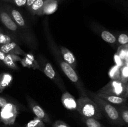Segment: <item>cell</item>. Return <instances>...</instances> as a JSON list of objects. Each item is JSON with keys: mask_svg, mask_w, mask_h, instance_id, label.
Listing matches in <instances>:
<instances>
[{"mask_svg": "<svg viewBox=\"0 0 128 127\" xmlns=\"http://www.w3.org/2000/svg\"><path fill=\"white\" fill-rule=\"evenodd\" d=\"M44 29L45 36L46 37L49 48H50L52 54L54 57L56 61L61 67V70L63 72L65 75L68 77V78L72 82L74 87L77 88L80 96H88L87 90L85 88L83 83L80 79L76 70L70 64L66 63L62 59L61 52H60V48L57 46L54 40L53 39L52 36H51L50 27H49V24L47 20L44 22Z\"/></svg>", "mask_w": 128, "mask_h": 127, "instance_id": "obj_1", "label": "cell"}, {"mask_svg": "<svg viewBox=\"0 0 128 127\" xmlns=\"http://www.w3.org/2000/svg\"><path fill=\"white\" fill-rule=\"evenodd\" d=\"M2 2L6 11L10 14L12 19L17 24L22 33L27 39L28 42V47L32 49H37V39H36V36L27 20L22 16L20 11H19V10L15 8L14 7H13L12 5L10 4L7 2H2Z\"/></svg>", "mask_w": 128, "mask_h": 127, "instance_id": "obj_2", "label": "cell"}, {"mask_svg": "<svg viewBox=\"0 0 128 127\" xmlns=\"http://www.w3.org/2000/svg\"><path fill=\"white\" fill-rule=\"evenodd\" d=\"M87 93L88 96H90V98L97 104L102 114H103L112 125L117 127L124 126L117 107L101 98L96 93L89 90H87Z\"/></svg>", "mask_w": 128, "mask_h": 127, "instance_id": "obj_3", "label": "cell"}, {"mask_svg": "<svg viewBox=\"0 0 128 127\" xmlns=\"http://www.w3.org/2000/svg\"><path fill=\"white\" fill-rule=\"evenodd\" d=\"M0 21L7 29L11 36L16 38L20 43L24 44L28 47L27 39L17 24L12 19L10 14L6 11L1 0H0Z\"/></svg>", "mask_w": 128, "mask_h": 127, "instance_id": "obj_4", "label": "cell"}, {"mask_svg": "<svg viewBox=\"0 0 128 127\" xmlns=\"http://www.w3.org/2000/svg\"><path fill=\"white\" fill-rule=\"evenodd\" d=\"M77 111L82 117L101 119L102 114L96 103L88 96H80L77 100Z\"/></svg>", "mask_w": 128, "mask_h": 127, "instance_id": "obj_5", "label": "cell"}, {"mask_svg": "<svg viewBox=\"0 0 128 127\" xmlns=\"http://www.w3.org/2000/svg\"><path fill=\"white\" fill-rule=\"evenodd\" d=\"M38 64L41 67V71H42L44 73L58 86L60 90L62 92V93L66 92V88L63 81L58 74L56 70L54 69L51 64L41 56L39 57Z\"/></svg>", "mask_w": 128, "mask_h": 127, "instance_id": "obj_6", "label": "cell"}, {"mask_svg": "<svg viewBox=\"0 0 128 127\" xmlns=\"http://www.w3.org/2000/svg\"><path fill=\"white\" fill-rule=\"evenodd\" d=\"M127 83L118 80H111L98 92L126 98Z\"/></svg>", "mask_w": 128, "mask_h": 127, "instance_id": "obj_7", "label": "cell"}, {"mask_svg": "<svg viewBox=\"0 0 128 127\" xmlns=\"http://www.w3.org/2000/svg\"><path fill=\"white\" fill-rule=\"evenodd\" d=\"M19 114V110L15 104L8 102L0 110V119L6 125H12L14 123Z\"/></svg>", "mask_w": 128, "mask_h": 127, "instance_id": "obj_8", "label": "cell"}, {"mask_svg": "<svg viewBox=\"0 0 128 127\" xmlns=\"http://www.w3.org/2000/svg\"><path fill=\"white\" fill-rule=\"evenodd\" d=\"M26 100H27L28 104L30 109L34 114L36 117L40 118L44 123L50 124L51 123V119L48 115L46 112L41 108V106L36 101L34 100L32 98H31L28 95H26Z\"/></svg>", "mask_w": 128, "mask_h": 127, "instance_id": "obj_9", "label": "cell"}, {"mask_svg": "<svg viewBox=\"0 0 128 127\" xmlns=\"http://www.w3.org/2000/svg\"><path fill=\"white\" fill-rule=\"evenodd\" d=\"M21 59L20 56L14 54H7L0 51V61L3 62L9 68L12 70H18L19 69L18 67L16 65V62L17 61H21Z\"/></svg>", "mask_w": 128, "mask_h": 127, "instance_id": "obj_10", "label": "cell"}, {"mask_svg": "<svg viewBox=\"0 0 128 127\" xmlns=\"http://www.w3.org/2000/svg\"><path fill=\"white\" fill-rule=\"evenodd\" d=\"M0 51L7 54H14L25 57L27 53L22 51L17 42H11L0 46Z\"/></svg>", "mask_w": 128, "mask_h": 127, "instance_id": "obj_11", "label": "cell"}, {"mask_svg": "<svg viewBox=\"0 0 128 127\" xmlns=\"http://www.w3.org/2000/svg\"><path fill=\"white\" fill-rule=\"evenodd\" d=\"M61 102L62 105L67 110L71 111H77V100L70 93L66 91L61 96Z\"/></svg>", "mask_w": 128, "mask_h": 127, "instance_id": "obj_12", "label": "cell"}, {"mask_svg": "<svg viewBox=\"0 0 128 127\" xmlns=\"http://www.w3.org/2000/svg\"><path fill=\"white\" fill-rule=\"evenodd\" d=\"M96 94L101 98L113 105H114L118 106L124 105H126L127 102V98L124 97H119V96L113 95L106 94V93H100V92H98Z\"/></svg>", "mask_w": 128, "mask_h": 127, "instance_id": "obj_13", "label": "cell"}, {"mask_svg": "<svg viewBox=\"0 0 128 127\" xmlns=\"http://www.w3.org/2000/svg\"><path fill=\"white\" fill-rule=\"evenodd\" d=\"M60 51L64 61L70 64L74 69L76 70L77 67V61L73 54L68 49L63 46H60Z\"/></svg>", "mask_w": 128, "mask_h": 127, "instance_id": "obj_14", "label": "cell"}, {"mask_svg": "<svg viewBox=\"0 0 128 127\" xmlns=\"http://www.w3.org/2000/svg\"><path fill=\"white\" fill-rule=\"evenodd\" d=\"M58 7V0H45L41 11V15H49L56 12Z\"/></svg>", "mask_w": 128, "mask_h": 127, "instance_id": "obj_15", "label": "cell"}, {"mask_svg": "<svg viewBox=\"0 0 128 127\" xmlns=\"http://www.w3.org/2000/svg\"><path fill=\"white\" fill-rule=\"evenodd\" d=\"M20 62H21V64L24 67L32 68L33 69H39L41 70L38 62L35 60L34 57L30 54H27L23 59H21Z\"/></svg>", "mask_w": 128, "mask_h": 127, "instance_id": "obj_16", "label": "cell"}, {"mask_svg": "<svg viewBox=\"0 0 128 127\" xmlns=\"http://www.w3.org/2000/svg\"><path fill=\"white\" fill-rule=\"evenodd\" d=\"M45 0H36L32 6L28 9V11L32 15L41 16V11L44 4Z\"/></svg>", "mask_w": 128, "mask_h": 127, "instance_id": "obj_17", "label": "cell"}, {"mask_svg": "<svg viewBox=\"0 0 128 127\" xmlns=\"http://www.w3.org/2000/svg\"><path fill=\"white\" fill-rule=\"evenodd\" d=\"M100 35L102 39L108 43L111 44H115L117 43V38L116 36L107 30H101L100 32Z\"/></svg>", "mask_w": 128, "mask_h": 127, "instance_id": "obj_18", "label": "cell"}, {"mask_svg": "<svg viewBox=\"0 0 128 127\" xmlns=\"http://www.w3.org/2000/svg\"><path fill=\"white\" fill-rule=\"evenodd\" d=\"M12 76L9 73H2L0 74V90L1 92L12 82Z\"/></svg>", "mask_w": 128, "mask_h": 127, "instance_id": "obj_19", "label": "cell"}, {"mask_svg": "<svg viewBox=\"0 0 128 127\" xmlns=\"http://www.w3.org/2000/svg\"><path fill=\"white\" fill-rule=\"evenodd\" d=\"M81 120L84 123L86 127H106L102 124H101L98 120L94 119L92 118H88V117H82Z\"/></svg>", "mask_w": 128, "mask_h": 127, "instance_id": "obj_20", "label": "cell"}, {"mask_svg": "<svg viewBox=\"0 0 128 127\" xmlns=\"http://www.w3.org/2000/svg\"><path fill=\"white\" fill-rule=\"evenodd\" d=\"M108 75L111 80H121V67L116 65H113L109 70Z\"/></svg>", "mask_w": 128, "mask_h": 127, "instance_id": "obj_21", "label": "cell"}, {"mask_svg": "<svg viewBox=\"0 0 128 127\" xmlns=\"http://www.w3.org/2000/svg\"><path fill=\"white\" fill-rule=\"evenodd\" d=\"M116 107L120 112L121 119L124 124V126L128 127V107L126 105H124L118 106Z\"/></svg>", "mask_w": 128, "mask_h": 127, "instance_id": "obj_22", "label": "cell"}, {"mask_svg": "<svg viewBox=\"0 0 128 127\" xmlns=\"http://www.w3.org/2000/svg\"><path fill=\"white\" fill-rule=\"evenodd\" d=\"M11 42H16L17 43L19 42L11 34L4 33L2 31L0 32V46Z\"/></svg>", "mask_w": 128, "mask_h": 127, "instance_id": "obj_23", "label": "cell"}, {"mask_svg": "<svg viewBox=\"0 0 128 127\" xmlns=\"http://www.w3.org/2000/svg\"><path fill=\"white\" fill-rule=\"evenodd\" d=\"M25 127H46V125L41 120L35 117L33 119L26 123Z\"/></svg>", "mask_w": 128, "mask_h": 127, "instance_id": "obj_24", "label": "cell"}, {"mask_svg": "<svg viewBox=\"0 0 128 127\" xmlns=\"http://www.w3.org/2000/svg\"><path fill=\"white\" fill-rule=\"evenodd\" d=\"M121 80L126 83L128 82V65H126L121 67Z\"/></svg>", "mask_w": 128, "mask_h": 127, "instance_id": "obj_25", "label": "cell"}, {"mask_svg": "<svg viewBox=\"0 0 128 127\" xmlns=\"http://www.w3.org/2000/svg\"><path fill=\"white\" fill-rule=\"evenodd\" d=\"M116 38H117V43L120 44L121 46L128 44V34H120Z\"/></svg>", "mask_w": 128, "mask_h": 127, "instance_id": "obj_26", "label": "cell"}, {"mask_svg": "<svg viewBox=\"0 0 128 127\" xmlns=\"http://www.w3.org/2000/svg\"><path fill=\"white\" fill-rule=\"evenodd\" d=\"M114 62L116 63V65L119 66L120 67L124 65V61L120 58V57L117 54H115L114 56Z\"/></svg>", "mask_w": 128, "mask_h": 127, "instance_id": "obj_27", "label": "cell"}, {"mask_svg": "<svg viewBox=\"0 0 128 127\" xmlns=\"http://www.w3.org/2000/svg\"><path fill=\"white\" fill-rule=\"evenodd\" d=\"M52 127H70L67 123L61 120H56L52 125Z\"/></svg>", "mask_w": 128, "mask_h": 127, "instance_id": "obj_28", "label": "cell"}, {"mask_svg": "<svg viewBox=\"0 0 128 127\" xmlns=\"http://www.w3.org/2000/svg\"><path fill=\"white\" fill-rule=\"evenodd\" d=\"M27 0H12V3L18 7H22L26 5Z\"/></svg>", "mask_w": 128, "mask_h": 127, "instance_id": "obj_29", "label": "cell"}, {"mask_svg": "<svg viewBox=\"0 0 128 127\" xmlns=\"http://www.w3.org/2000/svg\"><path fill=\"white\" fill-rule=\"evenodd\" d=\"M8 103V101L4 97H0V108H2Z\"/></svg>", "mask_w": 128, "mask_h": 127, "instance_id": "obj_30", "label": "cell"}, {"mask_svg": "<svg viewBox=\"0 0 128 127\" xmlns=\"http://www.w3.org/2000/svg\"><path fill=\"white\" fill-rule=\"evenodd\" d=\"M35 1H36V0H27V1H26V3L25 6H26V7L27 8V9H28L32 6V4L35 2Z\"/></svg>", "mask_w": 128, "mask_h": 127, "instance_id": "obj_31", "label": "cell"}, {"mask_svg": "<svg viewBox=\"0 0 128 127\" xmlns=\"http://www.w3.org/2000/svg\"><path fill=\"white\" fill-rule=\"evenodd\" d=\"M1 1L4 2H7V3H10V4H13L12 3V0H1Z\"/></svg>", "mask_w": 128, "mask_h": 127, "instance_id": "obj_32", "label": "cell"}, {"mask_svg": "<svg viewBox=\"0 0 128 127\" xmlns=\"http://www.w3.org/2000/svg\"><path fill=\"white\" fill-rule=\"evenodd\" d=\"M126 98H128V82H127V87H126Z\"/></svg>", "mask_w": 128, "mask_h": 127, "instance_id": "obj_33", "label": "cell"}, {"mask_svg": "<svg viewBox=\"0 0 128 127\" xmlns=\"http://www.w3.org/2000/svg\"><path fill=\"white\" fill-rule=\"evenodd\" d=\"M1 31H2V29H1L0 28V32H1Z\"/></svg>", "mask_w": 128, "mask_h": 127, "instance_id": "obj_34", "label": "cell"}, {"mask_svg": "<svg viewBox=\"0 0 128 127\" xmlns=\"http://www.w3.org/2000/svg\"><path fill=\"white\" fill-rule=\"evenodd\" d=\"M0 122H1V119H0Z\"/></svg>", "mask_w": 128, "mask_h": 127, "instance_id": "obj_35", "label": "cell"}, {"mask_svg": "<svg viewBox=\"0 0 128 127\" xmlns=\"http://www.w3.org/2000/svg\"><path fill=\"white\" fill-rule=\"evenodd\" d=\"M0 92H1V90H0Z\"/></svg>", "mask_w": 128, "mask_h": 127, "instance_id": "obj_36", "label": "cell"}, {"mask_svg": "<svg viewBox=\"0 0 128 127\" xmlns=\"http://www.w3.org/2000/svg\"></svg>", "mask_w": 128, "mask_h": 127, "instance_id": "obj_37", "label": "cell"}]
</instances>
